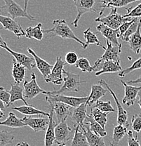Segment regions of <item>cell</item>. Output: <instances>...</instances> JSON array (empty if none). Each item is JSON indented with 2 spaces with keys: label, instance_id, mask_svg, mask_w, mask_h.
Wrapping results in <instances>:
<instances>
[{
  "label": "cell",
  "instance_id": "cell-48",
  "mask_svg": "<svg viewBox=\"0 0 141 146\" xmlns=\"http://www.w3.org/2000/svg\"><path fill=\"white\" fill-rule=\"evenodd\" d=\"M6 105L4 104V102L3 101H0V111H1V112H4V110L6 109Z\"/></svg>",
  "mask_w": 141,
  "mask_h": 146
},
{
  "label": "cell",
  "instance_id": "cell-22",
  "mask_svg": "<svg viewBox=\"0 0 141 146\" xmlns=\"http://www.w3.org/2000/svg\"><path fill=\"white\" fill-rule=\"evenodd\" d=\"M122 70V68L119 63L113 60H105L101 63V69L95 73V75L98 77L105 73L120 72Z\"/></svg>",
  "mask_w": 141,
  "mask_h": 146
},
{
  "label": "cell",
  "instance_id": "cell-8",
  "mask_svg": "<svg viewBox=\"0 0 141 146\" xmlns=\"http://www.w3.org/2000/svg\"><path fill=\"white\" fill-rule=\"evenodd\" d=\"M48 103L50 105V108L56 114L58 124L66 121L69 117L72 116L74 110L72 106L58 101H48Z\"/></svg>",
  "mask_w": 141,
  "mask_h": 146
},
{
  "label": "cell",
  "instance_id": "cell-19",
  "mask_svg": "<svg viewBox=\"0 0 141 146\" xmlns=\"http://www.w3.org/2000/svg\"><path fill=\"white\" fill-rule=\"evenodd\" d=\"M96 29L100 33H101L106 38V39H108L113 44H121L119 42V40H118V38L120 37L118 29L117 30H114V29L107 26V25H104L103 23L99 24L97 26Z\"/></svg>",
  "mask_w": 141,
  "mask_h": 146
},
{
  "label": "cell",
  "instance_id": "cell-3",
  "mask_svg": "<svg viewBox=\"0 0 141 146\" xmlns=\"http://www.w3.org/2000/svg\"><path fill=\"white\" fill-rule=\"evenodd\" d=\"M66 77H64V81L62 87L58 90H54L52 91H47V94H63L65 93L70 92H79L80 84L82 83H86L85 81L80 80L79 74H74L70 72L63 71Z\"/></svg>",
  "mask_w": 141,
  "mask_h": 146
},
{
  "label": "cell",
  "instance_id": "cell-12",
  "mask_svg": "<svg viewBox=\"0 0 141 146\" xmlns=\"http://www.w3.org/2000/svg\"><path fill=\"white\" fill-rule=\"evenodd\" d=\"M24 97L28 100L33 99L39 94L46 95L47 91L42 89L37 82V76L34 73L31 74V81H25L23 83Z\"/></svg>",
  "mask_w": 141,
  "mask_h": 146
},
{
  "label": "cell",
  "instance_id": "cell-7",
  "mask_svg": "<svg viewBox=\"0 0 141 146\" xmlns=\"http://www.w3.org/2000/svg\"><path fill=\"white\" fill-rule=\"evenodd\" d=\"M0 41H1L0 46L2 48H4L6 51H7L9 54H11L12 56H13L14 59L18 63L25 66V68L28 69V70H31L34 69V67L36 66L35 60H34V58L30 57V56H27V55L22 54V53L16 52V51L11 49L8 46V45H7V42L4 41V39H2V37L0 38Z\"/></svg>",
  "mask_w": 141,
  "mask_h": 146
},
{
  "label": "cell",
  "instance_id": "cell-33",
  "mask_svg": "<svg viewBox=\"0 0 141 146\" xmlns=\"http://www.w3.org/2000/svg\"><path fill=\"white\" fill-rule=\"evenodd\" d=\"M75 132L70 146H90L84 131L75 128Z\"/></svg>",
  "mask_w": 141,
  "mask_h": 146
},
{
  "label": "cell",
  "instance_id": "cell-10",
  "mask_svg": "<svg viewBox=\"0 0 141 146\" xmlns=\"http://www.w3.org/2000/svg\"><path fill=\"white\" fill-rule=\"evenodd\" d=\"M67 64L62 59L61 56L56 57L55 65L53 67L51 72L46 79H45V82L46 83H52L55 85H60L62 82L64 81V78L63 77V71H64L65 65Z\"/></svg>",
  "mask_w": 141,
  "mask_h": 146
},
{
  "label": "cell",
  "instance_id": "cell-50",
  "mask_svg": "<svg viewBox=\"0 0 141 146\" xmlns=\"http://www.w3.org/2000/svg\"><path fill=\"white\" fill-rule=\"evenodd\" d=\"M15 146H30V145L27 142L23 141V142H20L19 143H17Z\"/></svg>",
  "mask_w": 141,
  "mask_h": 146
},
{
  "label": "cell",
  "instance_id": "cell-40",
  "mask_svg": "<svg viewBox=\"0 0 141 146\" xmlns=\"http://www.w3.org/2000/svg\"><path fill=\"white\" fill-rule=\"evenodd\" d=\"M95 107L98 108L100 110L103 111L104 112H107V113H111V112H115V110L112 106L111 102L110 100L108 101H102V100H98L96 102Z\"/></svg>",
  "mask_w": 141,
  "mask_h": 146
},
{
  "label": "cell",
  "instance_id": "cell-30",
  "mask_svg": "<svg viewBox=\"0 0 141 146\" xmlns=\"http://www.w3.org/2000/svg\"><path fill=\"white\" fill-rule=\"evenodd\" d=\"M0 125L11 128H23L27 127L26 124L23 122L22 119L18 118L13 112H9L8 117L4 121L0 122Z\"/></svg>",
  "mask_w": 141,
  "mask_h": 146
},
{
  "label": "cell",
  "instance_id": "cell-46",
  "mask_svg": "<svg viewBox=\"0 0 141 146\" xmlns=\"http://www.w3.org/2000/svg\"><path fill=\"white\" fill-rule=\"evenodd\" d=\"M136 18H133V20L131 21H128V22H126L124 23H123L122 25H121L120 27H119V28L118 29V30H119V36H122L124 34V33L126 32V30H128V28H129V27L131 26V24L133 23V22L135 21V20H136Z\"/></svg>",
  "mask_w": 141,
  "mask_h": 146
},
{
  "label": "cell",
  "instance_id": "cell-17",
  "mask_svg": "<svg viewBox=\"0 0 141 146\" xmlns=\"http://www.w3.org/2000/svg\"><path fill=\"white\" fill-rule=\"evenodd\" d=\"M87 106L86 103L75 108L71 116L72 121L75 123V127L78 129H83L84 127V121L87 117Z\"/></svg>",
  "mask_w": 141,
  "mask_h": 146
},
{
  "label": "cell",
  "instance_id": "cell-38",
  "mask_svg": "<svg viewBox=\"0 0 141 146\" xmlns=\"http://www.w3.org/2000/svg\"><path fill=\"white\" fill-rule=\"evenodd\" d=\"M139 20L140 19H138V18H136L135 21L131 24V25L129 27V28H128V30H126V33H124L122 36H121L122 40L125 41V42H127L129 41L130 37H131L132 35H133V33H136V30H137L138 27V25H139Z\"/></svg>",
  "mask_w": 141,
  "mask_h": 146
},
{
  "label": "cell",
  "instance_id": "cell-44",
  "mask_svg": "<svg viewBox=\"0 0 141 146\" xmlns=\"http://www.w3.org/2000/svg\"><path fill=\"white\" fill-rule=\"evenodd\" d=\"M127 138H128V146H140L138 136L137 135H136L135 136H133V131H128Z\"/></svg>",
  "mask_w": 141,
  "mask_h": 146
},
{
  "label": "cell",
  "instance_id": "cell-51",
  "mask_svg": "<svg viewBox=\"0 0 141 146\" xmlns=\"http://www.w3.org/2000/svg\"><path fill=\"white\" fill-rule=\"evenodd\" d=\"M30 0H23L24 1V9L25 10L27 11V9H28V2Z\"/></svg>",
  "mask_w": 141,
  "mask_h": 146
},
{
  "label": "cell",
  "instance_id": "cell-24",
  "mask_svg": "<svg viewBox=\"0 0 141 146\" xmlns=\"http://www.w3.org/2000/svg\"><path fill=\"white\" fill-rule=\"evenodd\" d=\"M81 129L84 131V133L86 134L90 146H106L103 137L98 136L95 133H93L91 130L89 124H84V127Z\"/></svg>",
  "mask_w": 141,
  "mask_h": 146
},
{
  "label": "cell",
  "instance_id": "cell-16",
  "mask_svg": "<svg viewBox=\"0 0 141 146\" xmlns=\"http://www.w3.org/2000/svg\"><path fill=\"white\" fill-rule=\"evenodd\" d=\"M121 83L124 86V91H125V95L122 99V103L125 106L131 107L134 105V103L137 100V97L138 96L139 91H140L141 86L129 85L123 80H121Z\"/></svg>",
  "mask_w": 141,
  "mask_h": 146
},
{
  "label": "cell",
  "instance_id": "cell-5",
  "mask_svg": "<svg viewBox=\"0 0 141 146\" xmlns=\"http://www.w3.org/2000/svg\"><path fill=\"white\" fill-rule=\"evenodd\" d=\"M133 19V18H126L124 16H122L119 13H118L117 8H113L112 9L109 15L104 16V17L99 16V17L95 18V21L104 24V25L111 27L114 30H117L123 23L128 22V21H131Z\"/></svg>",
  "mask_w": 141,
  "mask_h": 146
},
{
  "label": "cell",
  "instance_id": "cell-41",
  "mask_svg": "<svg viewBox=\"0 0 141 146\" xmlns=\"http://www.w3.org/2000/svg\"><path fill=\"white\" fill-rule=\"evenodd\" d=\"M126 13L124 15V17H131L133 18L141 17V3L133 9H126Z\"/></svg>",
  "mask_w": 141,
  "mask_h": 146
},
{
  "label": "cell",
  "instance_id": "cell-9",
  "mask_svg": "<svg viewBox=\"0 0 141 146\" xmlns=\"http://www.w3.org/2000/svg\"><path fill=\"white\" fill-rule=\"evenodd\" d=\"M89 98V96L82 97H73L67 96L63 94H48L46 95L45 100L46 101H58L64 103L66 104L72 106L74 108L78 107L80 105L86 103Z\"/></svg>",
  "mask_w": 141,
  "mask_h": 146
},
{
  "label": "cell",
  "instance_id": "cell-43",
  "mask_svg": "<svg viewBox=\"0 0 141 146\" xmlns=\"http://www.w3.org/2000/svg\"><path fill=\"white\" fill-rule=\"evenodd\" d=\"M0 99L1 101L4 102L6 105V107H10V101H11V94L9 91H8L4 87L0 88Z\"/></svg>",
  "mask_w": 141,
  "mask_h": 146
},
{
  "label": "cell",
  "instance_id": "cell-14",
  "mask_svg": "<svg viewBox=\"0 0 141 146\" xmlns=\"http://www.w3.org/2000/svg\"><path fill=\"white\" fill-rule=\"evenodd\" d=\"M23 121L30 127L34 132L45 131L49 124V117H35L34 116L26 115L22 119Z\"/></svg>",
  "mask_w": 141,
  "mask_h": 146
},
{
  "label": "cell",
  "instance_id": "cell-27",
  "mask_svg": "<svg viewBox=\"0 0 141 146\" xmlns=\"http://www.w3.org/2000/svg\"><path fill=\"white\" fill-rule=\"evenodd\" d=\"M26 74V68L25 66L18 63L15 59L13 60L11 74L15 83L21 84L24 80Z\"/></svg>",
  "mask_w": 141,
  "mask_h": 146
},
{
  "label": "cell",
  "instance_id": "cell-47",
  "mask_svg": "<svg viewBox=\"0 0 141 146\" xmlns=\"http://www.w3.org/2000/svg\"><path fill=\"white\" fill-rule=\"evenodd\" d=\"M128 84H141V75L138 78L134 80H130L128 82Z\"/></svg>",
  "mask_w": 141,
  "mask_h": 146
},
{
  "label": "cell",
  "instance_id": "cell-45",
  "mask_svg": "<svg viewBox=\"0 0 141 146\" xmlns=\"http://www.w3.org/2000/svg\"><path fill=\"white\" fill-rule=\"evenodd\" d=\"M78 60V55L73 51L68 52L66 55V63L68 65H75Z\"/></svg>",
  "mask_w": 141,
  "mask_h": 146
},
{
  "label": "cell",
  "instance_id": "cell-49",
  "mask_svg": "<svg viewBox=\"0 0 141 146\" xmlns=\"http://www.w3.org/2000/svg\"><path fill=\"white\" fill-rule=\"evenodd\" d=\"M136 103L139 105L140 106V109H141V89L140 91H139V94H138V98L137 100H136Z\"/></svg>",
  "mask_w": 141,
  "mask_h": 146
},
{
  "label": "cell",
  "instance_id": "cell-32",
  "mask_svg": "<svg viewBox=\"0 0 141 146\" xmlns=\"http://www.w3.org/2000/svg\"><path fill=\"white\" fill-rule=\"evenodd\" d=\"M127 129L128 128L123 125H120V124H118L117 126L115 127L113 129V138L110 141V146H118L119 141L128 133Z\"/></svg>",
  "mask_w": 141,
  "mask_h": 146
},
{
  "label": "cell",
  "instance_id": "cell-28",
  "mask_svg": "<svg viewBox=\"0 0 141 146\" xmlns=\"http://www.w3.org/2000/svg\"><path fill=\"white\" fill-rule=\"evenodd\" d=\"M19 84H20L14 83L11 86V90L9 91L11 94L10 106L18 100H22L25 105H28L24 97V90Z\"/></svg>",
  "mask_w": 141,
  "mask_h": 146
},
{
  "label": "cell",
  "instance_id": "cell-11",
  "mask_svg": "<svg viewBox=\"0 0 141 146\" xmlns=\"http://www.w3.org/2000/svg\"><path fill=\"white\" fill-rule=\"evenodd\" d=\"M67 121V120H66ZM66 121L58 123L55 129L56 141L58 145L63 144L68 142L70 139L73 138L75 130L72 129L68 126Z\"/></svg>",
  "mask_w": 141,
  "mask_h": 146
},
{
  "label": "cell",
  "instance_id": "cell-31",
  "mask_svg": "<svg viewBox=\"0 0 141 146\" xmlns=\"http://www.w3.org/2000/svg\"><path fill=\"white\" fill-rule=\"evenodd\" d=\"M44 33L42 23H38L35 27H28L25 30V36L27 38L34 39L37 41H42L43 39Z\"/></svg>",
  "mask_w": 141,
  "mask_h": 146
},
{
  "label": "cell",
  "instance_id": "cell-2",
  "mask_svg": "<svg viewBox=\"0 0 141 146\" xmlns=\"http://www.w3.org/2000/svg\"><path fill=\"white\" fill-rule=\"evenodd\" d=\"M75 6L77 8V15L75 19L72 21V25L77 28L78 27L80 18L83 15L89 12L96 13L99 9H102V0H73Z\"/></svg>",
  "mask_w": 141,
  "mask_h": 146
},
{
  "label": "cell",
  "instance_id": "cell-25",
  "mask_svg": "<svg viewBox=\"0 0 141 146\" xmlns=\"http://www.w3.org/2000/svg\"><path fill=\"white\" fill-rule=\"evenodd\" d=\"M12 108L14 110L19 112L22 115H28V116H34V115H43L45 117L50 116V112L48 113V112L38 110L34 106H31V105H25V106H19V107H13Z\"/></svg>",
  "mask_w": 141,
  "mask_h": 146
},
{
  "label": "cell",
  "instance_id": "cell-15",
  "mask_svg": "<svg viewBox=\"0 0 141 146\" xmlns=\"http://www.w3.org/2000/svg\"><path fill=\"white\" fill-rule=\"evenodd\" d=\"M0 23H1L3 28L13 33L18 38L25 36V32L24 31L23 27L13 18L1 15L0 16Z\"/></svg>",
  "mask_w": 141,
  "mask_h": 146
},
{
  "label": "cell",
  "instance_id": "cell-13",
  "mask_svg": "<svg viewBox=\"0 0 141 146\" xmlns=\"http://www.w3.org/2000/svg\"><path fill=\"white\" fill-rule=\"evenodd\" d=\"M98 84H104L106 86L107 90L110 91L111 95L113 96L114 99H115V103L117 105V124L124 126V127L127 128L129 127V124L128 122V113H127V111L124 109V108L122 107L121 103H119L116 94L112 90L111 88L109 86L108 84L104 80H101L100 81H98Z\"/></svg>",
  "mask_w": 141,
  "mask_h": 146
},
{
  "label": "cell",
  "instance_id": "cell-42",
  "mask_svg": "<svg viewBox=\"0 0 141 146\" xmlns=\"http://www.w3.org/2000/svg\"><path fill=\"white\" fill-rule=\"evenodd\" d=\"M131 127L136 133L141 131V114L135 115L131 118Z\"/></svg>",
  "mask_w": 141,
  "mask_h": 146
},
{
  "label": "cell",
  "instance_id": "cell-6",
  "mask_svg": "<svg viewBox=\"0 0 141 146\" xmlns=\"http://www.w3.org/2000/svg\"><path fill=\"white\" fill-rule=\"evenodd\" d=\"M5 3L1 7V12L7 13L11 18L16 19L17 18H26L30 21H36V18L28 13L25 9H23L14 0H3Z\"/></svg>",
  "mask_w": 141,
  "mask_h": 146
},
{
  "label": "cell",
  "instance_id": "cell-20",
  "mask_svg": "<svg viewBox=\"0 0 141 146\" xmlns=\"http://www.w3.org/2000/svg\"><path fill=\"white\" fill-rule=\"evenodd\" d=\"M54 110L51 109L49 116V124L46 131V135L44 138V146H53L56 141L55 129L58 123L54 119Z\"/></svg>",
  "mask_w": 141,
  "mask_h": 146
},
{
  "label": "cell",
  "instance_id": "cell-52",
  "mask_svg": "<svg viewBox=\"0 0 141 146\" xmlns=\"http://www.w3.org/2000/svg\"><path fill=\"white\" fill-rule=\"evenodd\" d=\"M57 146H67L66 145V143H63V144H59V145H58Z\"/></svg>",
  "mask_w": 141,
  "mask_h": 146
},
{
  "label": "cell",
  "instance_id": "cell-4",
  "mask_svg": "<svg viewBox=\"0 0 141 146\" xmlns=\"http://www.w3.org/2000/svg\"><path fill=\"white\" fill-rule=\"evenodd\" d=\"M106 44H107V48L105 49L103 55L101 56V58H98L94 64V67L96 69V72L100 70L101 63L105 60H113V61L117 62L119 64L121 63L120 54L122 52V44L119 45L113 44L108 39H106Z\"/></svg>",
  "mask_w": 141,
  "mask_h": 146
},
{
  "label": "cell",
  "instance_id": "cell-23",
  "mask_svg": "<svg viewBox=\"0 0 141 146\" xmlns=\"http://www.w3.org/2000/svg\"><path fill=\"white\" fill-rule=\"evenodd\" d=\"M139 0H102V9L99 13V16H102L106 9L122 8L131 3Z\"/></svg>",
  "mask_w": 141,
  "mask_h": 146
},
{
  "label": "cell",
  "instance_id": "cell-34",
  "mask_svg": "<svg viewBox=\"0 0 141 146\" xmlns=\"http://www.w3.org/2000/svg\"><path fill=\"white\" fill-rule=\"evenodd\" d=\"M91 114L97 122L99 123L104 129H105L106 124L107 122V112H104L100 110L98 108L91 107Z\"/></svg>",
  "mask_w": 141,
  "mask_h": 146
},
{
  "label": "cell",
  "instance_id": "cell-29",
  "mask_svg": "<svg viewBox=\"0 0 141 146\" xmlns=\"http://www.w3.org/2000/svg\"><path fill=\"white\" fill-rule=\"evenodd\" d=\"M84 124H89L91 130L95 133V134L101 137H105L107 135V132L106 131L105 129H104L101 124L97 122L92 116L91 114H87V117L86 118V123Z\"/></svg>",
  "mask_w": 141,
  "mask_h": 146
},
{
  "label": "cell",
  "instance_id": "cell-1",
  "mask_svg": "<svg viewBox=\"0 0 141 146\" xmlns=\"http://www.w3.org/2000/svg\"><path fill=\"white\" fill-rule=\"evenodd\" d=\"M53 25H54V26H53L52 28L48 29V30H44V33L51 36H58L60 37L63 38V39H73V40L78 42L79 44H81L82 48H84V49L87 48L88 46L86 45V44L84 43L83 41L79 39L75 35L72 29L68 25V23H67L65 20H54L53 21Z\"/></svg>",
  "mask_w": 141,
  "mask_h": 146
},
{
  "label": "cell",
  "instance_id": "cell-37",
  "mask_svg": "<svg viewBox=\"0 0 141 146\" xmlns=\"http://www.w3.org/2000/svg\"><path fill=\"white\" fill-rule=\"evenodd\" d=\"M15 136L12 133L5 130H1L0 131V146H6L8 144L12 143Z\"/></svg>",
  "mask_w": 141,
  "mask_h": 146
},
{
  "label": "cell",
  "instance_id": "cell-39",
  "mask_svg": "<svg viewBox=\"0 0 141 146\" xmlns=\"http://www.w3.org/2000/svg\"><path fill=\"white\" fill-rule=\"evenodd\" d=\"M139 69H141V57L140 58L138 59V60H136L134 63L132 64L131 66L128 67V68H126L124 70H122L120 72H119L118 76L119 77H121V78H122V77H124L126 74H129V73L133 72V71Z\"/></svg>",
  "mask_w": 141,
  "mask_h": 146
},
{
  "label": "cell",
  "instance_id": "cell-26",
  "mask_svg": "<svg viewBox=\"0 0 141 146\" xmlns=\"http://www.w3.org/2000/svg\"><path fill=\"white\" fill-rule=\"evenodd\" d=\"M141 19L139 20V25L137 30L132 35L128 41L130 48L136 54H138L141 50Z\"/></svg>",
  "mask_w": 141,
  "mask_h": 146
},
{
  "label": "cell",
  "instance_id": "cell-36",
  "mask_svg": "<svg viewBox=\"0 0 141 146\" xmlns=\"http://www.w3.org/2000/svg\"><path fill=\"white\" fill-rule=\"evenodd\" d=\"M75 67L78 69L81 70V72H88V73H91L95 71L96 72V69L93 66H91L90 64V62L86 58L81 57L79 58L77 62L75 64Z\"/></svg>",
  "mask_w": 141,
  "mask_h": 146
},
{
  "label": "cell",
  "instance_id": "cell-35",
  "mask_svg": "<svg viewBox=\"0 0 141 146\" xmlns=\"http://www.w3.org/2000/svg\"><path fill=\"white\" fill-rule=\"evenodd\" d=\"M84 37L85 40H86V45H87L88 46H89V45L91 44H95L101 46V48H103L104 50L106 48L104 46L101 44L99 39H98V36H97V35L95 33H93V32L91 30L90 27H89V28L86 29L85 31H84Z\"/></svg>",
  "mask_w": 141,
  "mask_h": 146
},
{
  "label": "cell",
  "instance_id": "cell-21",
  "mask_svg": "<svg viewBox=\"0 0 141 146\" xmlns=\"http://www.w3.org/2000/svg\"><path fill=\"white\" fill-rule=\"evenodd\" d=\"M107 91L106 90L103 86L101 85L98 84H93L91 86V91L90 95L89 96V98H88L87 101L86 102L88 106L91 108V106L93 104V103H96L98 100L101 99L102 97L105 96L107 94Z\"/></svg>",
  "mask_w": 141,
  "mask_h": 146
},
{
  "label": "cell",
  "instance_id": "cell-18",
  "mask_svg": "<svg viewBox=\"0 0 141 146\" xmlns=\"http://www.w3.org/2000/svg\"><path fill=\"white\" fill-rule=\"evenodd\" d=\"M28 51L33 56V58L35 60L36 66H37V69L39 70L41 74H42L44 79V80L46 79L48 77V76L50 74V73H51V70H52L54 65H51V64L48 63L46 60H44L42 58L39 57L32 48H28Z\"/></svg>",
  "mask_w": 141,
  "mask_h": 146
}]
</instances>
